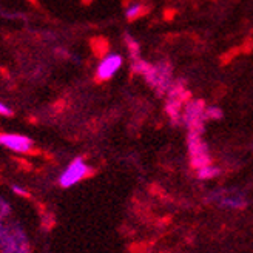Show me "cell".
Listing matches in <instances>:
<instances>
[{"label":"cell","mask_w":253,"mask_h":253,"mask_svg":"<svg viewBox=\"0 0 253 253\" xmlns=\"http://www.w3.org/2000/svg\"><path fill=\"white\" fill-rule=\"evenodd\" d=\"M188 148H190V156H192V166L196 170L211 166V158L209 155V148L204 142H202L201 134H198V133L188 134Z\"/></svg>","instance_id":"cell-1"},{"label":"cell","mask_w":253,"mask_h":253,"mask_svg":"<svg viewBox=\"0 0 253 253\" xmlns=\"http://www.w3.org/2000/svg\"><path fill=\"white\" fill-rule=\"evenodd\" d=\"M88 173H90V167L86 166L85 161L82 158H76L60 174L59 184L63 188H70L78 182H81L84 178H86Z\"/></svg>","instance_id":"cell-2"},{"label":"cell","mask_w":253,"mask_h":253,"mask_svg":"<svg viewBox=\"0 0 253 253\" xmlns=\"http://www.w3.org/2000/svg\"><path fill=\"white\" fill-rule=\"evenodd\" d=\"M213 204H218L219 207L225 209H243L246 207L247 201L241 192H235V190H214L207 198Z\"/></svg>","instance_id":"cell-3"},{"label":"cell","mask_w":253,"mask_h":253,"mask_svg":"<svg viewBox=\"0 0 253 253\" xmlns=\"http://www.w3.org/2000/svg\"><path fill=\"white\" fill-rule=\"evenodd\" d=\"M0 145H3L17 153H28L33 150V141L23 134L0 133Z\"/></svg>","instance_id":"cell-4"},{"label":"cell","mask_w":253,"mask_h":253,"mask_svg":"<svg viewBox=\"0 0 253 253\" xmlns=\"http://www.w3.org/2000/svg\"><path fill=\"white\" fill-rule=\"evenodd\" d=\"M122 65V57L119 54H110L107 56L102 62L99 63L97 67V79L99 81H108L111 79L113 76L118 73V70L121 68Z\"/></svg>","instance_id":"cell-5"},{"label":"cell","mask_w":253,"mask_h":253,"mask_svg":"<svg viewBox=\"0 0 253 253\" xmlns=\"http://www.w3.org/2000/svg\"><path fill=\"white\" fill-rule=\"evenodd\" d=\"M219 174V169L218 167H214L213 164L209 167H204V169H201L198 170V176L201 179H211L214 178V176H218Z\"/></svg>","instance_id":"cell-6"},{"label":"cell","mask_w":253,"mask_h":253,"mask_svg":"<svg viewBox=\"0 0 253 253\" xmlns=\"http://www.w3.org/2000/svg\"><path fill=\"white\" fill-rule=\"evenodd\" d=\"M142 11H144V8H142L141 3H133V5H130L128 8H126V11H125L126 19L133 20V19H136V17L141 16V14H142Z\"/></svg>","instance_id":"cell-7"},{"label":"cell","mask_w":253,"mask_h":253,"mask_svg":"<svg viewBox=\"0 0 253 253\" xmlns=\"http://www.w3.org/2000/svg\"><path fill=\"white\" fill-rule=\"evenodd\" d=\"M221 116H222V113H221L219 108H216V107H207L206 108V119L207 118H210V119H219Z\"/></svg>","instance_id":"cell-8"},{"label":"cell","mask_w":253,"mask_h":253,"mask_svg":"<svg viewBox=\"0 0 253 253\" xmlns=\"http://www.w3.org/2000/svg\"><path fill=\"white\" fill-rule=\"evenodd\" d=\"M0 115H2V116H11L12 115V110L9 107H6L5 104L0 102Z\"/></svg>","instance_id":"cell-9"},{"label":"cell","mask_w":253,"mask_h":253,"mask_svg":"<svg viewBox=\"0 0 253 253\" xmlns=\"http://www.w3.org/2000/svg\"><path fill=\"white\" fill-rule=\"evenodd\" d=\"M12 190H14V192L19 193V195H27V192H25L23 188H20L19 185H12Z\"/></svg>","instance_id":"cell-10"}]
</instances>
